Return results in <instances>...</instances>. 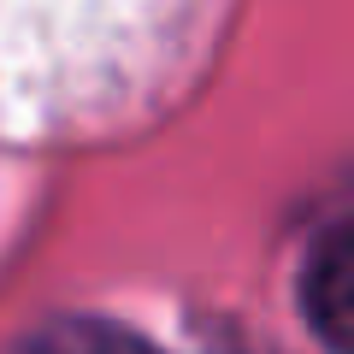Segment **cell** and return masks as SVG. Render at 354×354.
<instances>
[{"label": "cell", "mask_w": 354, "mask_h": 354, "mask_svg": "<svg viewBox=\"0 0 354 354\" xmlns=\"http://www.w3.org/2000/svg\"><path fill=\"white\" fill-rule=\"evenodd\" d=\"M301 307L330 354H354V218L313 242L301 266Z\"/></svg>", "instance_id": "6da1fadb"}, {"label": "cell", "mask_w": 354, "mask_h": 354, "mask_svg": "<svg viewBox=\"0 0 354 354\" xmlns=\"http://www.w3.org/2000/svg\"><path fill=\"white\" fill-rule=\"evenodd\" d=\"M24 354H153V348L113 319H53L24 342Z\"/></svg>", "instance_id": "7a4b0ae2"}]
</instances>
